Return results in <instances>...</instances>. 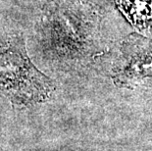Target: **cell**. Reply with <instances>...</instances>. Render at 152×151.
Listing matches in <instances>:
<instances>
[{"instance_id":"cell-1","label":"cell","mask_w":152,"mask_h":151,"mask_svg":"<svg viewBox=\"0 0 152 151\" xmlns=\"http://www.w3.org/2000/svg\"><path fill=\"white\" fill-rule=\"evenodd\" d=\"M35 38L58 70L82 72L108 54L99 7L85 0H40Z\"/></svg>"},{"instance_id":"cell-2","label":"cell","mask_w":152,"mask_h":151,"mask_svg":"<svg viewBox=\"0 0 152 151\" xmlns=\"http://www.w3.org/2000/svg\"><path fill=\"white\" fill-rule=\"evenodd\" d=\"M0 91L22 107L48 101L55 91L52 80L31 62L21 34L0 40Z\"/></svg>"},{"instance_id":"cell-3","label":"cell","mask_w":152,"mask_h":151,"mask_svg":"<svg viewBox=\"0 0 152 151\" xmlns=\"http://www.w3.org/2000/svg\"><path fill=\"white\" fill-rule=\"evenodd\" d=\"M109 75L121 88H152V38L126 35L113 53Z\"/></svg>"},{"instance_id":"cell-4","label":"cell","mask_w":152,"mask_h":151,"mask_svg":"<svg viewBox=\"0 0 152 151\" xmlns=\"http://www.w3.org/2000/svg\"><path fill=\"white\" fill-rule=\"evenodd\" d=\"M112 3L137 30L152 28V0H112Z\"/></svg>"},{"instance_id":"cell-5","label":"cell","mask_w":152,"mask_h":151,"mask_svg":"<svg viewBox=\"0 0 152 151\" xmlns=\"http://www.w3.org/2000/svg\"><path fill=\"white\" fill-rule=\"evenodd\" d=\"M85 1L91 3V4L97 6V7H100L103 4H108L109 2H112V0H85Z\"/></svg>"}]
</instances>
